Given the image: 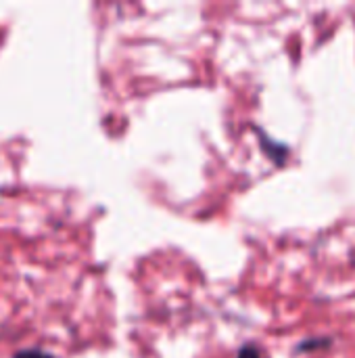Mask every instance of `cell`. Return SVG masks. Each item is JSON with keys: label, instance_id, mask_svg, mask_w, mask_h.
Wrapping results in <instances>:
<instances>
[{"label": "cell", "instance_id": "3", "mask_svg": "<svg viewBox=\"0 0 355 358\" xmlns=\"http://www.w3.org/2000/svg\"><path fill=\"white\" fill-rule=\"evenodd\" d=\"M318 344H320V346H326V344H331V340H320V342H312V340H310V342L301 344V346H299V350H305V348H316Z\"/></svg>", "mask_w": 355, "mask_h": 358}, {"label": "cell", "instance_id": "2", "mask_svg": "<svg viewBox=\"0 0 355 358\" xmlns=\"http://www.w3.org/2000/svg\"><path fill=\"white\" fill-rule=\"evenodd\" d=\"M15 358H56V357L46 355V352H42V350H23V352L15 355Z\"/></svg>", "mask_w": 355, "mask_h": 358}, {"label": "cell", "instance_id": "1", "mask_svg": "<svg viewBox=\"0 0 355 358\" xmlns=\"http://www.w3.org/2000/svg\"><path fill=\"white\" fill-rule=\"evenodd\" d=\"M236 358H262V352H259L255 346L247 344V346H243V348L239 350V357Z\"/></svg>", "mask_w": 355, "mask_h": 358}]
</instances>
